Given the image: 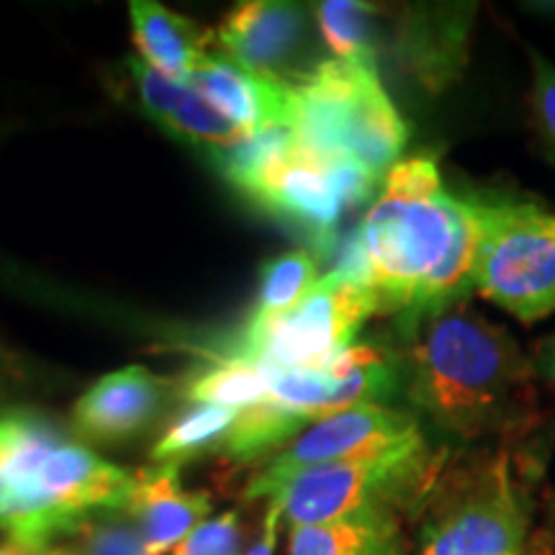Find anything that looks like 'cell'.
<instances>
[{
    "instance_id": "d4e9b609",
    "label": "cell",
    "mask_w": 555,
    "mask_h": 555,
    "mask_svg": "<svg viewBox=\"0 0 555 555\" xmlns=\"http://www.w3.org/2000/svg\"><path fill=\"white\" fill-rule=\"evenodd\" d=\"M294 150V129H291L288 124H273V127H266L258 131V134L242 139L234 147L219 152V155H214V159H217V168L221 176H224L242 196H247L249 189L258 183L262 172H266L273 163H278V159L291 155Z\"/></svg>"
},
{
    "instance_id": "ba28073f",
    "label": "cell",
    "mask_w": 555,
    "mask_h": 555,
    "mask_svg": "<svg viewBox=\"0 0 555 555\" xmlns=\"http://www.w3.org/2000/svg\"><path fill=\"white\" fill-rule=\"evenodd\" d=\"M425 442L420 422L386 404H360L304 427L286 448L270 455L247 481L245 499H273L291 476L330 463L363 461Z\"/></svg>"
},
{
    "instance_id": "9a60e30c",
    "label": "cell",
    "mask_w": 555,
    "mask_h": 555,
    "mask_svg": "<svg viewBox=\"0 0 555 555\" xmlns=\"http://www.w3.org/2000/svg\"><path fill=\"white\" fill-rule=\"evenodd\" d=\"M124 512L137 525L150 555L172 553L211 512L206 491H185L180 466H150L134 474Z\"/></svg>"
},
{
    "instance_id": "30bf717a",
    "label": "cell",
    "mask_w": 555,
    "mask_h": 555,
    "mask_svg": "<svg viewBox=\"0 0 555 555\" xmlns=\"http://www.w3.org/2000/svg\"><path fill=\"white\" fill-rule=\"evenodd\" d=\"M401 363L384 345H352L324 365L270 373L268 401L317 422L360 404H380L397 393Z\"/></svg>"
},
{
    "instance_id": "5b68a950",
    "label": "cell",
    "mask_w": 555,
    "mask_h": 555,
    "mask_svg": "<svg viewBox=\"0 0 555 555\" xmlns=\"http://www.w3.org/2000/svg\"><path fill=\"white\" fill-rule=\"evenodd\" d=\"M440 457L427 440L363 461L330 463L291 476L270 504L281 506L291 527L327 525L373 509L416 504L433 489Z\"/></svg>"
},
{
    "instance_id": "8fae6325",
    "label": "cell",
    "mask_w": 555,
    "mask_h": 555,
    "mask_svg": "<svg viewBox=\"0 0 555 555\" xmlns=\"http://www.w3.org/2000/svg\"><path fill=\"white\" fill-rule=\"evenodd\" d=\"M245 198L262 211L291 221L307 234L317 260H330L339 242L345 198L339 193L335 159L294 150L258 178Z\"/></svg>"
},
{
    "instance_id": "7c38bea8",
    "label": "cell",
    "mask_w": 555,
    "mask_h": 555,
    "mask_svg": "<svg viewBox=\"0 0 555 555\" xmlns=\"http://www.w3.org/2000/svg\"><path fill=\"white\" fill-rule=\"evenodd\" d=\"M309 34V11L286 0H247L227 13L214 39L221 57L268 80L294 82V62Z\"/></svg>"
},
{
    "instance_id": "484cf974",
    "label": "cell",
    "mask_w": 555,
    "mask_h": 555,
    "mask_svg": "<svg viewBox=\"0 0 555 555\" xmlns=\"http://www.w3.org/2000/svg\"><path fill=\"white\" fill-rule=\"evenodd\" d=\"M54 551L62 555H150L137 525L124 509H108L82 519Z\"/></svg>"
},
{
    "instance_id": "1f68e13d",
    "label": "cell",
    "mask_w": 555,
    "mask_h": 555,
    "mask_svg": "<svg viewBox=\"0 0 555 555\" xmlns=\"http://www.w3.org/2000/svg\"><path fill=\"white\" fill-rule=\"evenodd\" d=\"M527 9H530V13H545V16H555V3H530Z\"/></svg>"
},
{
    "instance_id": "9c48e42d",
    "label": "cell",
    "mask_w": 555,
    "mask_h": 555,
    "mask_svg": "<svg viewBox=\"0 0 555 555\" xmlns=\"http://www.w3.org/2000/svg\"><path fill=\"white\" fill-rule=\"evenodd\" d=\"M527 517L504 463L483 468L435 506L420 555H525Z\"/></svg>"
},
{
    "instance_id": "f546056e",
    "label": "cell",
    "mask_w": 555,
    "mask_h": 555,
    "mask_svg": "<svg viewBox=\"0 0 555 555\" xmlns=\"http://www.w3.org/2000/svg\"><path fill=\"white\" fill-rule=\"evenodd\" d=\"M532 363H535L538 376H543L547 384L555 386V335L545 337L543 343H538Z\"/></svg>"
},
{
    "instance_id": "6da1fadb",
    "label": "cell",
    "mask_w": 555,
    "mask_h": 555,
    "mask_svg": "<svg viewBox=\"0 0 555 555\" xmlns=\"http://www.w3.org/2000/svg\"><path fill=\"white\" fill-rule=\"evenodd\" d=\"M406 397L461 437L515 433L535 409V363L468 301L404 330Z\"/></svg>"
},
{
    "instance_id": "44dd1931",
    "label": "cell",
    "mask_w": 555,
    "mask_h": 555,
    "mask_svg": "<svg viewBox=\"0 0 555 555\" xmlns=\"http://www.w3.org/2000/svg\"><path fill=\"white\" fill-rule=\"evenodd\" d=\"M242 409L232 406H217V404H193L189 412L178 416L172 425L157 437L152 446V461L157 466H180V463L191 461L211 450L221 448L224 437L232 429L234 420H237Z\"/></svg>"
},
{
    "instance_id": "8992f818",
    "label": "cell",
    "mask_w": 555,
    "mask_h": 555,
    "mask_svg": "<svg viewBox=\"0 0 555 555\" xmlns=\"http://www.w3.org/2000/svg\"><path fill=\"white\" fill-rule=\"evenodd\" d=\"M474 288L522 324L555 314V214L532 201L481 196Z\"/></svg>"
},
{
    "instance_id": "e0dca14e",
    "label": "cell",
    "mask_w": 555,
    "mask_h": 555,
    "mask_svg": "<svg viewBox=\"0 0 555 555\" xmlns=\"http://www.w3.org/2000/svg\"><path fill=\"white\" fill-rule=\"evenodd\" d=\"M189 86L247 137L273 124H288L291 82L260 78L221 54H206Z\"/></svg>"
},
{
    "instance_id": "ffe728a7",
    "label": "cell",
    "mask_w": 555,
    "mask_h": 555,
    "mask_svg": "<svg viewBox=\"0 0 555 555\" xmlns=\"http://www.w3.org/2000/svg\"><path fill=\"white\" fill-rule=\"evenodd\" d=\"M311 422L286 406L262 401V404L242 409L232 429L221 442L219 453L237 463H255L268 453L286 448L294 437Z\"/></svg>"
},
{
    "instance_id": "4fadbf2b",
    "label": "cell",
    "mask_w": 555,
    "mask_h": 555,
    "mask_svg": "<svg viewBox=\"0 0 555 555\" xmlns=\"http://www.w3.org/2000/svg\"><path fill=\"white\" fill-rule=\"evenodd\" d=\"M170 399V384L144 365H129L95 380L73 412L80 437L101 446L142 435Z\"/></svg>"
},
{
    "instance_id": "4dcf8cb0",
    "label": "cell",
    "mask_w": 555,
    "mask_h": 555,
    "mask_svg": "<svg viewBox=\"0 0 555 555\" xmlns=\"http://www.w3.org/2000/svg\"><path fill=\"white\" fill-rule=\"evenodd\" d=\"M0 555H44V551L34 547L29 543H21V540L9 538L5 543H0Z\"/></svg>"
},
{
    "instance_id": "7a4b0ae2",
    "label": "cell",
    "mask_w": 555,
    "mask_h": 555,
    "mask_svg": "<svg viewBox=\"0 0 555 555\" xmlns=\"http://www.w3.org/2000/svg\"><path fill=\"white\" fill-rule=\"evenodd\" d=\"M134 474L29 409L0 414V530L50 553L82 519L124 509Z\"/></svg>"
},
{
    "instance_id": "277c9868",
    "label": "cell",
    "mask_w": 555,
    "mask_h": 555,
    "mask_svg": "<svg viewBox=\"0 0 555 555\" xmlns=\"http://www.w3.org/2000/svg\"><path fill=\"white\" fill-rule=\"evenodd\" d=\"M288 124L296 147L352 159L378 180L399 163L409 127L388 99L376 62L322 60L291 82Z\"/></svg>"
},
{
    "instance_id": "d6986e66",
    "label": "cell",
    "mask_w": 555,
    "mask_h": 555,
    "mask_svg": "<svg viewBox=\"0 0 555 555\" xmlns=\"http://www.w3.org/2000/svg\"><path fill=\"white\" fill-rule=\"evenodd\" d=\"M288 555H409V543L397 512L373 509L327 525L294 527Z\"/></svg>"
},
{
    "instance_id": "ac0fdd59",
    "label": "cell",
    "mask_w": 555,
    "mask_h": 555,
    "mask_svg": "<svg viewBox=\"0 0 555 555\" xmlns=\"http://www.w3.org/2000/svg\"><path fill=\"white\" fill-rule=\"evenodd\" d=\"M129 13L134 44L144 62L165 78L189 86L191 75L206 57L208 34L201 31L191 18L152 0H134L129 3Z\"/></svg>"
},
{
    "instance_id": "603a6c76",
    "label": "cell",
    "mask_w": 555,
    "mask_h": 555,
    "mask_svg": "<svg viewBox=\"0 0 555 555\" xmlns=\"http://www.w3.org/2000/svg\"><path fill=\"white\" fill-rule=\"evenodd\" d=\"M319 260L307 249L278 255L262 266L260 294L247 324H266L286 314L319 283Z\"/></svg>"
},
{
    "instance_id": "3957f363",
    "label": "cell",
    "mask_w": 555,
    "mask_h": 555,
    "mask_svg": "<svg viewBox=\"0 0 555 555\" xmlns=\"http://www.w3.org/2000/svg\"><path fill=\"white\" fill-rule=\"evenodd\" d=\"M468 196L442 185L437 159H399L384 176V191L358 227L367 258V291L378 314H406L442 266L466 214Z\"/></svg>"
},
{
    "instance_id": "f1b7e54d",
    "label": "cell",
    "mask_w": 555,
    "mask_h": 555,
    "mask_svg": "<svg viewBox=\"0 0 555 555\" xmlns=\"http://www.w3.org/2000/svg\"><path fill=\"white\" fill-rule=\"evenodd\" d=\"M281 519L283 512L278 504H270L266 512V522H262V535L258 543L249 547V553L245 555H275V545H278V530H281Z\"/></svg>"
},
{
    "instance_id": "5bb4252c",
    "label": "cell",
    "mask_w": 555,
    "mask_h": 555,
    "mask_svg": "<svg viewBox=\"0 0 555 555\" xmlns=\"http://www.w3.org/2000/svg\"><path fill=\"white\" fill-rule=\"evenodd\" d=\"M474 3H435L409 9L399 24L397 52L409 73L429 93L461 78L468 62Z\"/></svg>"
},
{
    "instance_id": "cb8c5ba5",
    "label": "cell",
    "mask_w": 555,
    "mask_h": 555,
    "mask_svg": "<svg viewBox=\"0 0 555 555\" xmlns=\"http://www.w3.org/2000/svg\"><path fill=\"white\" fill-rule=\"evenodd\" d=\"M317 21L332 60L376 62L373 18L376 5L360 0H324L317 3Z\"/></svg>"
},
{
    "instance_id": "83f0119b",
    "label": "cell",
    "mask_w": 555,
    "mask_h": 555,
    "mask_svg": "<svg viewBox=\"0 0 555 555\" xmlns=\"http://www.w3.org/2000/svg\"><path fill=\"white\" fill-rule=\"evenodd\" d=\"M245 540V522L237 509L204 519L170 555H237Z\"/></svg>"
},
{
    "instance_id": "52a82bcc",
    "label": "cell",
    "mask_w": 555,
    "mask_h": 555,
    "mask_svg": "<svg viewBox=\"0 0 555 555\" xmlns=\"http://www.w3.org/2000/svg\"><path fill=\"white\" fill-rule=\"evenodd\" d=\"M376 314L371 291L327 273L286 314L266 324H245L224 358L270 373L324 365L350 350L363 324Z\"/></svg>"
},
{
    "instance_id": "2e32d148",
    "label": "cell",
    "mask_w": 555,
    "mask_h": 555,
    "mask_svg": "<svg viewBox=\"0 0 555 555\" xmlns=\"http://www.w3.org/2000/svg\"><path fill=\"white\" fill-rule=\"evenodd\" d=\"M127 67L144 111L170 134L180 137L193 147L206 150L211 157L247 139L245 131L227 121L211 103L201 99L185 82L165 78L144 60H129Z\"/></svg>"
},
{
    "instance_id": "7402d4cb",
    "label": "cell",
    "mask_w": 555,
    "mask_h": 555,
    "mask_svg": "<svg viewBox=\"0 0 555 555\" xmlns=\"http://www.w3.org/2000/svg\"><path fill=\"white\" fill-rule=\"evenodd\" d=\"M180 393L193 404L247 409L268 401L270 371L240 363V360L219 358L208 367L191 373Z\"/></svg>"
},
{
    "instance_id": "4316f807",
    "label": "cell",
    "mask_w": 555,
    "mask_h": 555,
    "mask_svg": "<svg viewBox=\"0 0 555 555\" xmlns=\"http://www.w3.org/2000/svg\"><path fill=\"white\" fill-rule=\"evenodd\" d=\"M527 57H530L532 69V124H535L545 155L555 163V62L547 60L535 47L527 50Z\"/></svg>"
},
{
    "instance_id": "836d02e7",
    "label": "cell",
    "mask_w": 555,
    "mask_h": 555,
    "mask_svg": "<svg viewBox=\"0 0 555 555\" xmlns=\"http://www.w3.org/2000/svg\"><path fill=\"white\" fill-rule=\"evenodd\" d=\"M0 378H3V373H0Z\"/></svg>"
},
{
    "instance_id": "d6a6232c",
    "label": "cell",
    "mask_w": 555,
    "mask_h": 555,
    "mask_svg": "<svg viewBox=\"0 0 555 555\" xmlns=\"http://www.w3.org/2000/svg\"><path fill=\"white\" fill-rule=\"evenodd\" d=\"M44 555H62V553H60V551H54V547H52V551H50V553H44Z\"/></svg>"
}]
</instances>
